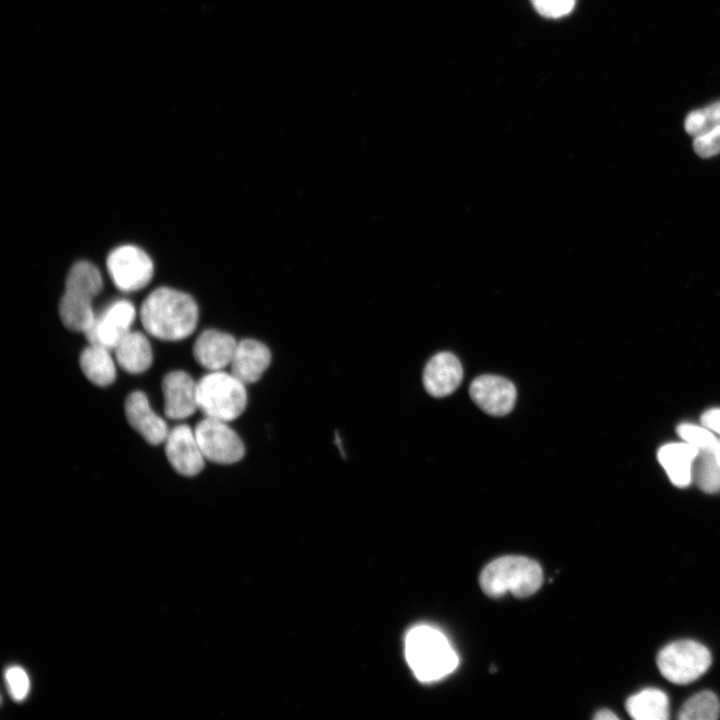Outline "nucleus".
<instances>
[{"mask_svg":"<svg viewBox=\"0 0 720 720\" xmlns=\"http://www.w3.org/2000/svg\"><path fill=\"white\" fill-rule=\"evenodd\" d=\"M140 320L151 336L164 341H178L194 332L198 307L189 294L170 287H159L143 301Z\"/></svg>","mask_w":720,"mask_h":720,"instance_id":"f257e3e1","label":"nucleus"},{"mask_svg":"<svg viewBox=\"0 0 720 720\" xmlns=\"http://www.w3.org/2000/svg\"><path fill=\"white\" fill-rule=\"evenodd\" d=\"M711 664V654L702 644L679 640L666 645L657 656L661 674L675 684H687L703 675Z\"/></svg>","mask_w":720,"mask_h":720,"instance_id":"423d86ee","label":"nucleus"},{"mask_svg":"<svg viewBox=\"0 0 720 720\" xmlns=\"http://www.w3.org/2000/svg\"><path fill=\"white\" fill-rule=\"evenodd\" d=\"M271 362L269 348L255 339L237 343L231 361V373L245 385L258 381Z\"/></svg>","mask_w":720,"mask_h":720,"instance_id":"dca6fc26","label":"nucleus"},{"mask_svg":"<svg viewBox=\"0 0 720 720\" xmlns=\"http://www.w3.org/2000/svg\"><path fill=\"white\" fill-rule=\"evenodd\" d=\"M165 415L174 420L191 416L198 409L197 382L184 371L168 373L162 381Z\"/></svg>","mask_w":720,"mask_h":720,"instance_id":"f8f14e48","label":"nucleus"},{"mask_svg":"<svg viewBox=\"0 0 720 720\" xmlns=\"http://www.w3.org/2000/svg\"><path fill=\"white\" fill-rule=\"evenodd\" d=\"M106 266L114 285L124 292L144 288L153 277L151 258L134 245H122L113 249L107 257Z\"/></svg>","mask_w":720,"mask_h":720,"instance_id":"0eeeda50","label":"nucleus"},{"mask_svg":"<svg viewBox=\"0 0 720 720\" xmlns=\"http://www.w3.org/2000/svg\"><path fill=\"white\" fill-rule=\"evenodd\" d=\"M715 454H716V458H717V460H718V462H719V464H720V441H719V443H718V445H717V448H716V450H715Z\"/></svg>","mask_w":720,"mask_h":720,"instance_id":"c756f323","label":"nucleus"},{"mask_svg":"<svg viewBox=\"0 0 720 720\" xmlns=\"http://www.w3.org/2000/svg\"><path fill=\"white\" fill-rule=\"evenodd\" d=\"M626 710L635 720H666L669 718V700L663 691L647 688L627 699Z\"/></svg>","mask_w":720,"mask_h":720,"instance_id":"aec40b11","label":"nucleus"},{"mask_svg":"<svg viewBox=\"0 0 720 720\" xmlns=\"http://www.w3.org/2000/svg\"><path fill=\"white\" fill-rule=\"evenodd\" d=\"M463 368L451 352L435 354L426 364L423 384L433 397H445L454 392L462 382Z\"/></svg>","mask_w":720,"mask_h":720,"instance_id":"ddd939ff","label":"nucleus"},{"mask_svg":"<svg viewBox=\"0 0 720 720\" xmlns=\"http://www.w3.org/2000/svg\"><path fill=\"white\" fill-rule=\"evenodd\" d=\"M125 415L129 424L150 444L164 443L169 429L166 422L150 407L147 396L134 391L125 401Z\"/></svg>","mask_w":720,"mask_h":720,"instance_id":"4468645a","label":"nucleus"},{"mask_svg":"<svg viewBox=\"0 0 720 720\" xmlns=\"http://www.w3.org/2000/svg\"><path fill=\"white\" fill-rule=\"evenodd\" d=\"M405 656L414 675L422 682L442 679L458 666V656L437 629L419 625L405 639Z\"/></svg>","mask_w":720,"mask_h":720,"instance_id":"f03ea898","label":"nucleus"},{"mask_svg":"<svg viewBox=\"0 0 720 720\" xmlns=\"http://www.w3.org/2000/svg\"><path fill=\"white\" fill-rule=\"evenodd\" d=\"M194 431L206 460L233 464L243 458L245 446L226 421L205 417L198 422Z\"/></svg>","mask_w":720,"mask_h":720,"instance_id":"6e6552de","label":"nucleus"},{"mask_svg":"<svg viewBox=\"0 0 720 720\" xmlns=\"http://www.w3.org/2000/svg\"><path fill=\"white\" fill-rule=\"evenodd\" d=\"M5 681L11 697L15 701H23L30 690V680L26 671L20 666H11L5 672Z\"/></svg>","mask_w":720,"mask_h":720,"instance_id":"393cba45","label":"nucleus"},{"mask_svg":"<svg viewBox=\"0 0 720 720\" xmlns=\"http://www.w3.org/2000/svg\"><path fill=\"white\" fill-rule=\"evenodd\" d=\"M720 715V702L711 691H701L689 698L680 708V720H715Z\"/></svg>","mask_w":720,"mask_h":720,"instance_id":"412c9836","label":"nucleus"},{"mask_svg":"<svg viewBox=\"0 0 720 720\" xmlns=\"http://www.w3.org/2000/svg\"><path fill=\"white\" fill-rule=\"evenodd\" d=\"M720 126V101L692 111L685 119L684 127L691 136L699 137Z\"/></svg>","mask_w":720,"mask_h":720,"instance_id":"5701e85b","label":"nucleus"},{"mask_svg":"<svg viewBox=\"0 0 720 720\" xmlns=\"http://www.w3.org/2000/svg\"><path fill=\"white\" fill-rule=\"evenodd\" d=\"M698 453L697 448L686 442L670 443L659 449L658 460L674 485L686 487L693 479V464Z\"/></svg>","mask_w":720,"mask_h":720,"instance_id":"f3484780","label":"nucleus"},{"mask_svg":"<svg viewBox=\"0 0 720 720\" xmlns=\"http://www.w3.org/2000/svg\"><path fill=\"white\" fill-rule=\"evenodd\" d=\"M543 581L540 565L527 557L504 556L489 563L480 575L482 590L499 597L507 592L525 597L536 592Z\"/></svg>","mask_w":720,"mask_h":720,"instance_id":"20e7f679","label":"nucleus"},{"mask_svg":"<svg viewBox=\"0 0 720 720\" xmlns=\"http://www.w3.org/2000/svg\"><path fill=\"white\" fill-rule=\"evenodd\" d=\"M103 288L98 268L88 261L76 262L69 270L59 302V316L66 328L86 333L95 319L94 298Z\"/></svg>","mask_w":720,"mask_h":720,"instance_id":"7ed1b4c3","label":"nucleus"},{"mask_svg":"<svg viewBox=\"0 0 720 720\" xmlns=\"http://www.w3.org/2000/svg\"><path fill=\"white\" fill-rule=\"evenodd\" d=\"M113 350L118 365L131 374L146 371L153 361L152 348L147 337L137 331H129Z\"/></svg>","mask_w":720,"mask_h":720,"instance_id":"a211bd4d","label":"nucleus"},{"mask_svg":"<svg viewBox=\"0 0 720 720\" xmlns=\"http://www.w3.org/2000/svg\"><path fill=\"white\" fill-rule=\"evenodd\" d=\"M237 343L232 335L209 329L197 337L193 354L196 361L204 368L210 371L223 370L231 364Z\"/></svg>","mask_w":720,"mask_h":720,"instance_id":"2eb2a0df","label":"nucleus"},{"mask_svg":"<svg viewBox=\"0 0 720 720\" xmlns=\"http://www.w3.org/2000/svg\"><path fill=\"white\" fill-rule=\"evenodd\" d=\"M136 310L133 304L125 299L113 301L106 306L85 333L91 344H97L110 350L129 332L135 320Z\"/></svg>","mask_w":720,"mask_h":720,"instance_id":"1a4fd4ad","label":"nucleus"},{"mask_svg":"<svg viewBox=\"0 0 720 720\" xmlns=\"http://www.w3.org/2000/svg\"><path fill=\"white\" fill-rule=\"evenodd\" d=\"M197 401L205 417L232 421L246 408L245 384L231 372L210 371L197 382Z\"/></svg>","mask_w":720,"mask_h":720,"instance_id":"39448f33","label":"nucleus"},{"mask_svg":"<svg viewBox=\"0 0 720 720\" xmlns=\"http://www.w3.org/2000/svg\"><path fill=\"white\" fill-rule=\"evenodd\" d=\"M538 13L549 18H559L569 14L576 0H531Z\"/></svg>","mask_w":720,"mask_h":720,"instance_id":"a878e982","label":"nucleus"},{"mask_svg":"<svg viewBox=\"0 0 720 720\" xmlns=\"http://www.w3.org/2000/svg\"><path fill=\"white\" fill-rule=\"evenodd\" d=\"M701 423L709 430L720 434V408L709 409L701 416Z\"/></svg>","mask_w":720,"mask_h":720,"instance_id":"cd10ccee","label":"nucleus"},{"mask_svg":"<svg viewBox=\"0 0 720 720\" xmlns=\"http://www.w3.org/2000/svg\"><path fill=\"white\" fill-rule=\"evenodd\" d=\"M695 152L703 157L709 158L720 153V126L711 132L699 137H695L693 141Z\"/></svg>","mask_w":720,"mask_h":720,"instance_id":"bb28decb","label":"nucleus"},{"mask_svg":"<svg viewBox=\"0 0 720 720\" xmlns=\"http://www.w3.org/2000/svg\"><path fill=\"white\" fill-rule=\"evenodd\" d=\"M469 394L477 406L492 416L510 413L517 395L511 381L496 375H481L475 378L470 384Z\"/></svg>","mask_w":720,"mask_h":720,"instance_id":"9d476101","label":"nucleus"},{"mask_svg":"<svg viewBox=\"0 0 720 720\" xmlns=\"http://www.w3.org/2000/svg\"><path fill=\"white\" fill-rule=\"evenodd\" d=\"M677 433L686 443L697 448L699 451H715L719 443L718 439L708 428L684 423L677 427Z\"/></svg>","mask_w":720,"mask_h":720,"instance_id":"b1692460","label":"nucleus"},{"mask_svg":"<svg viewBox=\"0 0 720 720\" xmlns=\"http://www.w3.org/2000/svg\"><path fill=\"white\" fill-rule=\"evenodd\" d=\"M596 720H617L618 717L610 710L603 709L596 713L594 716Z\"/></svg>","mask_w":720,"mask_h":720,"instance_id":"c85d7f7f","label":"nucleus"},{"mask_svg":"<svg viewBox=\"0 0 720 720\" xmlns=\"http://www.w3.org/2000/svg\"><path fill=\"white\" fill-rule=\"evenodd\" d=\"M165 453L171 466L184 476H194L204 467L205 457L195 431L187 425H178L169 431L165 440Z\"/></svg>","mask_w":720,"mask_h":720,"instance_id":"9b49d317","label":"nucleus"},{"mask_svg":"<svg viewBox=\"0 0 720 720\" xmlns=\"http://www.w3.org/2000/svg\"><path fill=\"white\" fill-rule=\"evenodd\" d=\"M692 478L707 493L720 491V464L715 451H699L693 464Z\"/></svg>","mask_w":720,"mask_h":720,"instance_id":"4be33fe9","label":"nucleus"},{"mask_svg":"<svg viewBox=\"0 0 720 720\" xmlns=\"http://www.w3.org/2000/svg\"><path fill=\"white\" fill-rule=\"evenodd\" d=\"M110 349L91 344L80 355V367L93 384L101 387L112 384L116 378V367Z\"/></svg>","mask_w":720,"mask_h":720,"instance_id":"6ab92c4d","label":"nucleus"}]
</instances>
